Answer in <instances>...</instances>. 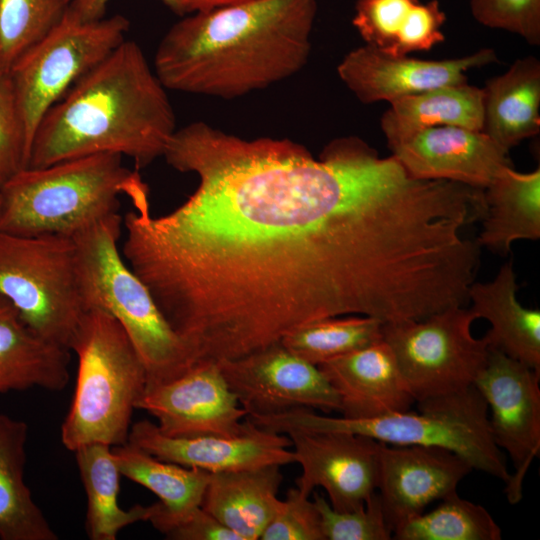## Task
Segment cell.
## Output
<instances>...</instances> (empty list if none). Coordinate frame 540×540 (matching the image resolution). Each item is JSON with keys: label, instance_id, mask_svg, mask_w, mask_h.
<instances>
[{"label": "cell", "instance_id": "cell-34", "mask_svg": "<svg viewBox=\"0 0 540 540\" xmlns=\"http://www.w3.org/2000/svg\"><path fill=\"white\" fill-rule=\"evenodd\" d=\"M29 144L8 72L0 71V187L27 168Z\"/></svg>", "mask_w": 540, "mask_h": 540}, {"label": "cell", "instance_id": "cell-33", "mask_svg": "<svg viewBox=\"0 0 540 540\" xmlns=\"http://www.w3.org/2000/svg\"><path fill=\"white\" fill-rule=\"evenodd\" d=\"M325 540H390L392 529L377 491L354 510L337 511L320 494H313Z\"/></svg>", "mask_w": 540, "mask_h": 540}, {"label": "cell", "instance_id": "cell-27", "mask_svg": "<svg viewBox=\"0 0 540 540\" xmlns=\"http://www.w3.org/2000/svg\"><path fill=\"white\" fill-rule=\"evenodd\" d=\"M28 424L0 414V539L57 540L24 481Z\"/></svg>", "mask_w": 540, "mask_h": 540}, {"label": "cell", "instance_id": "cell-37", "mask_svg": "<svg viewBox=\"0 0 540 540\" xmlns=\"http://www.w3.org/2000/svg\"><path fill=\"white\" fill-rule=\"evenodd\" d=\"M154 528L172 540H242L201 506Z\"/></svg>", "mask_w": 540, "mask_h": 540}, {"label": "cell", "instance_id": "cell-14", "mask_svg": "<svg viewBox=\"0 0 540 540\" xmlns=\"http://www.w3.org/2000/svg\"><path fill=\"white\" fill-rule=\"evenodd\" d=\"M294 462L302 473L295 486L311 495L316 487L326 491L337 511L363 506L377 491L379 442L346 432L290 431Z\"/></svg>", "mask_w": 540, "mask_h": 540}, {"label": "cell", "instance_id": "cell-7", "mask_svg": "<svg viewBox=\"0 0 540 540\" xmlns=\"http://www.w3.org/2000/svg\"><path fill=\"white\" fill-rule=\"evenodd\" d=\"M116 213L73 236L85 309H99L123 327L147 374V385L169 381L191 368L188 350L151 292L118 247Z\"/></svg>", "mask_w": 540, "mask_h": 540}, {"label": "cell", "instance_id": "cell-9", "mask_svg": "<svg viewBox=\"0 0 540 540\" xmlns=\"http://www.w3.org/2000/svg\"><path fill=\"white\" fill-rule=\"evenodd\" d=\"M129 21L122 15L84 22L69 12L8 71L29 144L47 113L86 73L123 41Z\"/></svg>", "mask_w": 540, "mask_h": 540}, {"label": "cell", "instance_id": "cell-8", "mask_svg": "<svg viewBox=\"0 0 540 540\" xmlns=\"http://www.w3.org/2000/svg\"><path fill=\"white\" fill-rule=\"evenodd\" d=\"M0 296L38 337L70 351L87 311L73 237L0 231Z\"/></svg>", "mask_w": 540, "mask_h": 540}, {"label": "cell", "instance_id": "cell-30", "mask_svg": "<svg viewBox=\"0 0 540 540\" xmlns=\"http://www.w3.org/2000/svg\"><path fill=\"white\" fill-rule=\"evenodd\" d=\"M383 324L377 318L364 315L328 317L291 331L280 343L318 366L383 339Z\"/></svg>", "mask_w": 540, "mask_h": 540}, {"label": "cell", "instance_id": "cell-12", "mask_svg": "<svg viewBox=\"0 0 540 540\" xmlns=\"http://www.w3.org/2000/svg\"><path fill=\"white\" fill-rule=\"evenodd\" d=\"M217 364L248 416L295 408L340 412L338 394L320 368L281 343Z\"/></svg>", "mask_w": 540, "mask_h": 540}, {"label": "cell", "instance_id": "cell-18", "mask_svg": "<svg viewBox=\"0 0 540 540\" xmlns=\"http://www.w3.org/2000/svg\"><path fill=\"white\" fill-rule=\"evenodd\" d=\"M389 149L415 178L478 189H484L502 168L513 166L509 152L485 133L457 126L421 130Z\"/></svg>", "mask_w": 540, "mask_h": 540}, {"label": "cell", "instance_id": "cell-6", "mask_svg": "<svg viewBox=\"0 0 540 540\" xmlns=\"http://www.w3.org/2000/svg\"><path fill=\"white\" fill-rule=\"evenodd\" d=\"M78 371L70 409L61 426L66 449L126 444L131 417L147 386L145 367L119 322L87 310L70 345Z\"/></svg>", "mask_w": 540, "mask_h": 540}, {"label": "cell", "instance_id": "cell-10", "mask_svg": "<svg viewBox=\"0 0 540 540\" xmlns=\"http://www.w3.org/2000/svg\"><path fill=\"white\" fill-rule=\"evenodd\" d=\"M470 308L453 306L420 320L384 323L382 338L392 349L415 402L474 385L489 347L471 332Z\"/></svg>", "mask_w": 540, "mask_h": 540}, {"label": "cell", "instance_id": "cell-3", "mask_svg": "<svg viewBox=\"0 0 540 540\" xmlns=\"http://www.w3.org/2000/svg\"><path fill=\"white\" fill-rule=\"evenodd\" d=\"M143 50L125 40L82 76L41 119L28 166L115 153L143 168L176 131L173 107Z\"/></svg>", "mask_w": 540, "mask_h": 540}, {"label": "cell", "instance_id": "cell-26", "mask_svg": "<svg viewBox=\"0 0 540 540\" xmlns=\"http://www.w3.org/2000/svg\"><path fill=\"white\" fill-rule=\"evenodd\" d=\"M438 126L481 131L482 88L465 82L429 89L391 102L381 118L388 147L421 130Z\"/></svg>", "mask_w": 540, "mask_h": 540}, {"label": "cell", "instance_id": "cell-40", "mask_svg": "<svg viewBox=\"0 0 540 540\" xmlns=\"http://www.w3.org/2000/svg\"><path fill=\"white\" fill-rule=\"evenodd\" d=\"M0 203H1V201H0Z\"/></svg>", "mask_w": 540, "mask_h": 540}, {"label": "cell", "instance_id": "cell-35", "mask_svg": "<svg viewBox=\"0 0 540 540\" xmlns=\"http://www.w3.org/2000/svg\"><path fill=\"white\" fill-rule=\"evenodd\" d=\"M473 18L481 25L506 30L528 44H540V0H471Z\"/></svg>", "mask_w": 540, "mask_h": 540}, {"label": "cell", "instance_id": "cell-20", "mask_svg": "<svg viewBox=\"0 0 540 540\" xmlns=\"http://www.w3.org/2000/svg\"><path fill=\"white\" fill-rule=\"evenodd\" d=\"M518 284L511 261L489 282H473L468 290L470 310L491 328L483 336L489 349L498 350L540 374V311L517 300Z\"/></svg>", "mask_w": 540, "mask_h": 540}, {"label": "cell", "instance_id": "cell-4", "mask_svg": "<svg viewBox=\"0 0 540 540\" xmlns=\"http://www.w3.org/2000/svg\"><path fill=\"white\" fill-rule=\"evenodd\" d=\"M149 201L148 186L122 156L100 153L20 170L0 187V231L73 237L118 213L119 196Z\"/></svg>", "mask_w": 540, "mask_h": 540}, {"label": "cell", "instance_id": "cell-38", "mask_svg": "<svg viewBox=\"0 0 540 540\" xmlns=\"http://www.w3.org/2000/svg\"><path fill=\"white\" fill-rule=\"evenodd\" d=\"M111 0H71L68 12L75 18L84 21H96L105 17L108 3ZM175 14L184 16L182 0H160Z\"/></svg>", "mask_w": 540, "mask_h": 540}, {"label": "cell", "instance_id": "cell-28", "mask_svg": "<svg viewBox=\"0 0 540 540\" xmlns=\"http://www.w3.org/2000/svg\"><path fill=\"white\" fill-rule=\"evenodd\" d=\"M112 451L121 475L159 498L149 519L153 527L201 506L210 473L160 460L128 442Z\"/></svg>", "mask_w": 540, "mask_h": 540}, {"label": "cell", "instance_id": "cell-11", "mask_svg": "<svg viewBox=\"0 0 540 540\" xmlns=\"http://www.w3.org/2000/svg\"><path fill=\"white\" fill-rule=\"evenodd\" d=\"M540 374L504 353L489 349L474 386L490 411L494 443L510 457L514 473L505 483L510 504L523 495V482L540 453Z\"/></svg>", "mask_w": 540, "mask_h": 540}, {"label": "cell", "instance_id": "cell-21", "mask_svg": "<svg viewBox=\"0 0 540 540\" xmlns=\"http://www.w3.org/2000/svg\"><path fill=\"white\" fill-rule=\"evenodd\" d=\"M280 467L210 473L201 507L242 540L260 539L282 506Z\"/></svg>", "mask_w": 540, "mask_h": 540}, {"label": "cell", "instance_id": "cell-39", "mask_svg": "<svg viewBox=\"0 0 540 540\" xmlns=\"http://www.w3.org/2000/svg\"><path fill=\"white\" fill-rule=\"evenodd\" d=\"M250 0H182L185 15L232 6Z\"/></svg>", "mask_w": 540, "mask_h": 540}, {"label": "cell", "instance_id": "cell-25", "mask_svg": "<svg viewBox=\"0 0 540 540\" xmlns=\"http://www.w3.org/2000/svg\"><path fill=\"white\" fill-rule=\"evenodd\" d=\"M485 213L479 246L506 255L517 240L540 238V168H502L483 189Z\"/></svg>", "mask_w": 540, "mask_h": 540}, {"label": "cell", "instance_id": "cell-31", "mask_svg": "<svg viewBox=\"0 0 540 540\" xmlns=\"http://www.w3.org/2000/svg\"><path fill=\"white\" fill-rule=\"evenodd\" d=\"M429 512L406 520L393 530L397 540H500L502 531L488 510L456 492Z\"/></svg>", "mask_w": 540, "mask_h": 540}, {"label": "cell", "instance_id": "cell-19", "mask_svg": "<svg viewBox=\"0 0 540 540\" xmlns=\"http://www.w3.org/2000/svg\"><path fill=\"white\" fill-rule=\"evenodd\" d=\"M338 394L347 418L409 410L415 402L390 346L379 340L318 365Z\"/></svg>", "mask_w": 540, "mask_h": 540}, {"label": "cell", "instance_id": "cell-15", "mask_svg": "<svg viewBox=\"0 0 540 540\" xmlns=\"http://www.w3.org/2000/svg\"><path fill=\"white\" fill-rule=\"evenodd\" d=\"M496 61L491 48L460 58L424 60L391 55L365 44L343 57L337 73L360 102L391 103L436 87L465 83L469 70Z\"/></svg>", "mask_w": 540, "mask_h": 540}, {"label": "cell", "instance_id": "cell-16", "mask_svg": "<svg viewBox=\"0 0 540 540\" xmlns=\"http://www.w3.org/2000/svg\"><path fill=\"white\" fill-rule=\"evenodd\" d=\"M246 419V429L230 437H170L156 424L141 420L131 425L128 443L160 460L208 473L294 463L288 435L266 430Z\"/></svg>", "mask_w": 540, "mask_h": 540}, {"label": "cell", "instance_id": "cell-36", "mask_svg": "<svg viewBox=\"0 0 540 540\" xmlns=\"http://www.w3.org/2000/svg\"><path fill=\"white\" fill-rule=\"evenodd\" d=\"M261 540H325L320 515L310 496L290 488Z\"/></svg>", "mask_w": 540, "mask_h": 540}, {"label": "cell", "instance_id": "cell-22", "mask_svg": "<svg viewBox=\"0 0 540 540\" xmlns=\"http://www.w3.org/2000/svg\"><path fill=\"white\" fill-rule=\"evenodd\" d=\"M445 21L438 0H357L352 18L365 44L396 56L442 43Z\"/></svg>", "mask_w": 540, "mask_h": 540}, {"label": "cell", "instance_id": "cell-2", "mask_svg": "<svg viewBox=\"0 0 540 540\" xmlns=\"http://www.w3.org/2000/svg\"><path fill=\"white\" fill-rule=\"evenodd\" d=\"M316 0H250L191 13L161 39L154 71L167 90L233 99L298 73L311 53Z\"/></svg>", "mask_w": 540, "mask_h": 540}, {"label": "cell", "instance_id": "cell-1", "mask_svg": "<svg viewBox=\"0 0 540 540\" xmlns=\"http://www.w3.org/2000/svg\"><path fill=\"white\" fill-rule=\"evenodd\" d=\"M163 157L198 178L179 207L122 219L121 254L183 340L191 367L237 359L310 322L417 319L438 289L448 225L436 184L356 136L318 158L289 139L197 121Z\"/></svg>", "mask_w": 540, "mask_h": 540}, {"label": "cell", "instance_id": "cell-13", "mask_svg": "<svg viewBox=\"0 0 540 540\" xmlns=\"http://www.w3.org/2000/svg\"><path fill=\"white\" fill-rule=\"evenodd\" d=\"M170 437L236 436L248 412L229 388L217 363L194 366L169 381L147 385L137 403Z\"/></svg>", "mask_w": 540, "mask_h": 540}, {"label": "cell", "instance_id": "cell-23", "mask_svg": "<svg viewBox=\"0 0 540 540\" xmlns=\"http://www.w3.org/2000/svg\"><path fill=\"white\" fill-rule=\"evenodd\" d=\"M69 362V350L38 337L0 296V395L35 387L61 391L70 378Z\"/></svg>", "mask_w": 540, "mask_h": 540}, {"label": "cell", "instance_id": "cell-24", "mask_svg": "<svg viewBox=\"0 0 540 540\" xmlns=\"http://www.w3.org/2000/svg\"><path fill=\"white\" fill-rule=\"evenodd\" d=\"M483 90L482 132L509 152L540 132V61L517 59Z\"/></svg>", "mask_w": 540, "mask_h": 540}, {"label": "cell", "instance_id": "cell-29", "mask_svg": "<svg viewBox=\"0 0 540 540\" xmlns=\"http://www.w3.org/2000/svg\"><path fill=\"white\" fill-rule=\"evenodd\" d=\"M81 481L87 495L86 531L92 540H115L125 527L149 521L153 504L119 506L122 476L112 447L102 443L84 445L74 451Z\"/></svg>", "mask_w": 540, "mask_h": 540}, {"label": "cell", "instance_id": "cell-5", "mask_svg": "<svg viewBox=\"0 0 540 540\" xmlns=\"http://www.w3.org/2000/svg\"><path fill=\"white\" fill-rule=\"evenodd\" d=\"M416 403L417 412L409 409L373 418L332 417L310 408H295L250 419L276 433L346 432L389 445L440 447L464 458L473 470L504 483L509 480L505 456L491 435L487 404L474 385Z\"/></svg>", "mask_w": 540, "mask_h": 540}, {"label": "cell", "instance_id": "cell-17", "mask_svg": "<svg viewBox=\"0 0 540 540\" xmlns=\"http://www.w3.org/2000/svg\"><path fill=\"white\" fill-rule=\"evenodd\" d=\"M472 470L464 458L444 448L379 442L377 493L392 532L456 492Z\"/></svg>", "mask_w": 540, "mask_h": 540}, {"label": "cell", "instance_id": "cell-32", "mask_svg": "<svg viewBox=\"0 0 540 540\" xmlns=\"http://www.w3.org/2000/svg\"><path fill=\"white\" fill-rule=\"evenodd\" d=\"M71 0H0V71L47 36L67 14Z\"/></svg>", "mask_w": 540, "mask_h": 540}]
</instances>
